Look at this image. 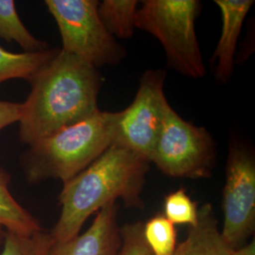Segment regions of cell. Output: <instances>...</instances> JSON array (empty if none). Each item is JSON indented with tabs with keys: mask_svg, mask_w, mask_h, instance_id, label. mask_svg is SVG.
I'll list each match as a JSON object with an SVG mask.
<instances>
[{
	"mask_svg": "<svg viewBox=\"0 0 255 255\" xmlns=\"http://www.w3.org/2000/svg\"><path fill=\"white\" fill-rule=\"evenodd\" d=\"M165 72L148 70L143 74L134 100L118 112L115 145L124 146L150 163L168 105L164 92Z\"/></svg>",
	"mask_w": 255,
	"mask_h": 255,
	"instance_id": "52a82bcc",
	"label": "cell"
},
{
	"mask_svg": "<svg viewBox=\"0 0 255 255\" xmlns=\"http://www.w3.org/2000/svg\"><path fill=\"white\" fill-rule=\"evenodd\" d=\"M0 37L9 43H16L25 52L48 49L45 41L33 36L20 19L12 0H0Z\"/></svg>",
	"mask_w": 255,
	"mask_h": 255,
	"instance_id": "9a60e30c",
	"label": "cell"
},
{
	"mask_svg": "<svg viewBox=\"0 0 255 255\" xmlns=\"http://www.w3.org/2000/svg\"><path fill=\"white\" fill-rule=\"evenodd\" d=\"M199 210L198 202L192 200L184 187L164 197V216L174 225L195 226L199 220Z\"/></svg>",
	"mask_w": 255,
	"mask_h": 255,
	"instance_id": "ac0fdd59",
	"label": "cell"
},
{
	"mask_svg": "<svg viewBox=\"0 0 255 255\" xmlns=\"http://www.w3.org/2000/svg\"><path fill=\"white\" fill-rule=\"evenodd\" d=\"M233 255H255V242L253 240L239 249L233 251Z\"/></svg>",
	"mask_w": 255,
	"mask_h": 255,
	"instance_id": "44dd1931",
	"label": "cell"
},
{
	"mask_svg": "<svg viewBox=\"0 0 255 255\" xmlns=\"http://www.w3.org/2000/svg\"><path fill=\"white\" fill-rule=\"evenodd\" d=\"M143 227L141 221L120 227L121 245L118 255H152L144 238Z\"/></svg>",
	"mask_w": 255,
	"mask_h": 255,
	"instance_id": "d6986e66",
	"label": "cell"
},
{
	"mask_svg": "<svg viewBox=\"0 0 255 255\" xmlns=\"http://www.w3.org/2000/svg\"><path fill=\"white\" fill-rule=\"evenodd\" d=\"M222 17V29L212 64L215 65V78L220 83L228 82L235 66L237 42L243 23L255 1L253 0H216Z\"/></svg>",
	"mask_w": 255,
	"mask_h": 255,
	"instance_id": "30bf717a",
	"label": "cell"
},
{
	"mask_svg": "<svg viewBox=\"0 0 255 255\" xmlns=\"http://www.w3.org/2000/svg\"><path fill=\"white\" fill-rule=\"evenodd\" d=\"M62 38V50L99 69L117 65L125 57L124 47L116 42L101 23L97 0H46Z\"/></svg>",
	"mask_w": 255,
	"mask_h": 255,
	"instance_id": "5b68a950",
	"label": "cell"
},
{
	"mask_svg": "<svg viewBox=\"0 0 255 255\" xmlns=\"http://www.w3.org/2000/svg\"><path fill=\"white\" fill-rule=\"evenodd\" d=\"M200 10L198 0H146L135 16V27L154 36L164 47L167 65L192 79L206 73L195 30Z\"/></svg>",
	"mask_w": 255,
	"mask_h": 255,
	"instance_id": "277c9868",
	"label": "cell"
},
{
	"mask_svg": "<svg viewBox=\"0 0 255 255\" xmlns=\"http://www.w3.org/2000/svg\"><path fill=\"white\" fill-rule=\"evenodd\" d=\"M58 51V48H48L36 52L13 53L0 46V84L14 79L30 82Z\"/></svg>",
	"mask_w": 255,
	"mask_h": 255,
	"instance_id": "4fadbf2b",
	"label": "cell"
},
{
	"mask_svg": "<svg viewBox=\"0 0 255 255\" xmlns=\"http://www.w3.org/2000/svg\"><path fill=\"white\" fill-rule=\"evenodd\" d=\"M9 182V174L0 168V227L6 232L26 236L43 230L38 219L13 198Z\"/></svg>",
	"mask_w": 255,
	"mask_h": 255,
	"instance_id": "7c38bea8",
	"label": "cell"
},
{
	"mask_svg": "<svg viewBox=\"0 0 255 255\" xmlns=\"http://www.w3.org/2000/svg\"><path fill=\"white\" fill-rule=\"evenodd\" d=\"M5 236H6V231L3 228L0 227V251H1V248L3 246V243H4V239H5Z\"/></svg>",
	"mask_w": 255,
	"mask_h": 255,
	"instance_id": "7402d4cb",
	"label": "cell"
},
{
	"mask_svg": "<svg viewBox=\"0 0 255 255\" xmlns=\"http://www.w3.org/2000/svg\"><path fill=\"white\" fill-rule=\"evenodd\" d=\"M53 243L50 232L44 229L29 236L6 232L0 255H47Z\"/></svg>",
	"mask_w": 255,
	"mask_h": 255,
	"instance_id": "e0dca14e",
	"label": "cell"
},
{
	"mask_svg": "<svg viewBox=\"0 0 255 255\" xmlns=\"http://www.w3.org/2000/svg\"><path fill=\"white\" fill-rule=\"evenodd\" d=\"M136 0H104L99 2L98 13L102 25L116 39H128L134 33Z\"/></svg>",
	"mask_w": 255,
	"mask_h": 255,
	"instance_id": "5bb4252c",
	"label": "cell"
},
{
	"mask_svg": "<svg viewBox=\"0 0 255 255\" xmlns=\"http://www.w3.org/2000/svg\"><path fill=\"white\" fill-rule=\"evenodd\" d=\"M149 166L145 158L113 144L82 172L64 182L59 196L60 217L50 232L53 240L77 237L94 213L118 200L127 208L143 209L142 193Z\"/></svg>",
	"mask_w": 255,
	"mask_h": 255,
	"instance_id": "7a4b0ae2",
	"label": "cell"
},
{
	"mask_svg": "<svg viewBox=\"0 0 255 255\" xmlns=\"http://www.w3.org/2000/svg\"><path fill=\"white\" fill-rule=\"evenodd\" d=\"M31 90L22 103L20 141L32 145L63 128L96 114L103 78L82 59L59 49L30 81Z\"/></svg>",
	"mask_w": 255,
	"mask_h": 255,
	"instance_id": "6da1fadb",
	"label": "cell"
},
{
	"mask_svg": "<svg viewBox=\"0 0 255 255\" xmlns=\"http://www.w3.org/2000/svg\"><path fill=\"white\" fill-rule=\"evenodd\" d=\"M118 112L98 111L30 145L22 157L27 182H68L103 154L115 141Z\"/></svg>",
	"mask_w": 255,
	"mask_h": 255,
	"instance_id": "3957f363",
	"label": "cell"
},
{
	"mask_svg": "<svg viewBox=\"0 0 255 255\" xmlns=\"http://www.w3.org/2000/svg\"><path fill=\"white\" fill-rule=\"evenodd\" d=\"M216 158L209 131L182 119L168 103L150 164L169 177L197 180L212 176Z\"/></svg>",
	"mask_w": 255,
	"mask_h": 255,
	"instance_id": "8992f818",
	"label": "cell"
},
{
	"mask_svg": "<svg viewBox=\"0 0 255 255\" xmlns=\"http://www.w3.org/2000/svg\"><path fill=\"white\" fill-rule=\"evenodd\" d=\"M172 255H233L221 236L219 221L210 203L199 210V220L188 227L185 240L177 245Z\"/></svg>",
	"mask_w": 255,
	"mask_h": 255,
	"instance_id": "8fae6325",
	"label": "cell"
},
{
	"mask_svg": "<svg viewBox=\"0 0 255 255\" xmlns=\"http://www.w3.org/2000/svg\"><path fill=\"white\" fill-rule=\"evenodd\" d=\"M143 234L152 255H173L177 248V230L164 214H158L144 223Z\"/></svg>",
	"mask_w": 255,
	"mask_h": 255,
	"instance_id": "2e32d148",
	"label": "cell"
},
{
	"mask_svg": "<svg viewBox=\"0 0 255 255\" xmlns=\"http://www.w3.org/2000/svg\"><path fill=\"white\" fill-rule=\"evenodd\" d=\"M22 103L0 101V130L18 122L21 117Z\"/></svg>",
	"mask_w": 255,
	"mask_h": 255,
	"instance_id": "ffe728a7",
	"label": "cell"
},
{
	"mask_svg": "<svg viewBox=\"0 0 255 255\" xmlns=\"http://www.w3.org/2000/svg\"><path fill=\"white\" fill-rule=\"evenodd\" d=\"M222 208L224 222L220 233L235 251L246 245L255 229V155L237 143L229 148Z\"/></svg>",
	"mask_w": 255,
	"mask_h": 255,
	"instance_id": "ba28073f",
	"label": "cell"
},
{
	"mask_svg": "<svg viewBox=\"0 0 255 255\" xmlns=\"http://www.w3.org/2000/svg\"><path fill=\"white\" fill-rule=\"evenodd\" d=\"M119 203L112 202L97 212L91 226L65 241H54L47 255H118L121 236Z\"/></svg>",
	"mask_w": 255,
	"mask_h": 255,
	"instance_id": "9c48e42d",
	"label": "cell"
}]
</instances>
